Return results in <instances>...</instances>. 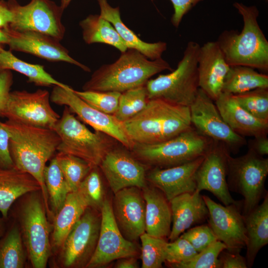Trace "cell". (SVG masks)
I'll list each match as a JSON object with an SVG mask.
<instances>
[{
    "label": "cell",
    "instance_id": "1",
    "mask_svg": "<svg viewBox=\"0 0 268 268\" xmlns=\"http://www.w3.org/2000/svg\"><path fill=\"white\" fill-rule=\"evenodd\" d=\"M10 154L14 166L32 175L39 183L48 218L53 216L44 179L46 163L55 156L61 139L51 129L35 127L7 120Z\"/></svg>",
    "mask_w": 268,
    "mask_h": 268
},
{
    "label": "cell",
    "instance_id": "2",
    "mask_svg": "<svg viewBox=\"0 0 268 268\" xmlns=\"http://www.w3.org/2000/svg\"><path fill=\"white\" fill-rule=\"evenodd\" d=\"M122 123L132 142L145 144L164 142L192 127L189 107L160 98L149 99L143 109Z\"/></svg>",
    "mask_w": 268,
    "mask_h": 268
},
{
    "label": "cell",
    "instance_id": "3",
    "mask_svg": "<svg viewBox=\"0 0 268 268\" xmlns=\"http://www.w3.org/2000/svg\"><path fill=\"white\" fill-rule=\"evenodd\" d=\"M166 70L173 69L162 58L152 60L137 50L128 49L115 62L94 71L82 89L122 93L145 85L152 76Z\"/></svg>",
    "mask_w": 268,
    "mask_h": 268
},
{
    "label": "cell",
    "instance_id": "4",
    "mask_svg": "<svg viewBox=\"0 0 268 268\" xmlns=\"http://www.w3.org/2000/svg\"><path fill=\"white\" fill-rule=\"evenodd\" d=\"M233 6L243 18V29L240 32L225 30L216 41L226 62L230 67L246 66L267 72L268 41L258 23V9L237 2Z\"/></svg>",
    "mask_w": 268,
    "mask_h": 268
},
{
    "label": "cell",
    "instance_id": "5",
    "mask_svg": "<svg viewBox=\"0 0 268 268\" xmlns=\"http://www.w3.org/2000/svg\"><path fill=\"white\" fill-rule=\"evenodd\" d=\"M12 215L18 221L27 256L34 268H45L52 252L50 222L41 191L25 195Z\"/></svg>",
    "mask_w": 268,
    "mask_h": 268
},
{
    "label": "cell",
    "instance_id": "6",
    "mask_svg": "<svg viewBox=\"0 0 268 268\" xmlns=\"http://www.w3.org/2000/svg\"><path fill=\"white\" fill-rule=\"evenodd\" d=\"M213 141L192 126L162 142L152 144L133 143L130 151L148 168H166L204 156Z\"/></svg>",
    "mask_w": 268,
    "mask_h": 268
},
{
    "label": "cell",
    "instance_id": "7",
    "mask_svg": "<svg viewBox=\"0 0 268 268\" xmlns=\"http://www.w3.org/2000/svg\"><path fill=\"white\" fill-rule=\"evenodd\" d=\"M52 129L61 139L58 152L80 158L93 167H99L106 153L119 143L105 133L90 131L67 106Z\"/></svg>",
    "mask_w": 268,
    "mask_h": 268
},
{
    "label": "cell",
    "instance_id": "8",
    "mask_svg": "<svg viewBox=\"0 0 268 268\" xmlns=\"http://www.w3.org/2000/svg\"><path fill=\"white\" fill-rule=\"evenodd\" d=\"M200 46L195 41L189 42L175 69L148 80L145 86L149 99L160 98L188 107L192 104L200 88L198 57Z\"/></svg>",
    "mask_w": 268,
    "mask_h": 268
},
{
    "label": "cell",
    "instance_id": "9",
    "mask_svg": "<svg viewBox=\"0 0 268 268\" xmlns=\"http://www.w3.org/2000/svg\"><path fill=\"white\" fill-rule=\"evenodd\" d=\"M268 175V159L250 148L239 157L230 156L227 178L228 187L229 190L243 197V215L257 206L266 195L265 184Z\"/></svg>",
    "mask_w": 268,
    "mask_h": 268
},
{
    "label": "cell",
    "instance_id": "10",
    "mask_svg": "<svg viewBox=\"0 0 268 268\" xmlns=\"http://www.w3.org/2000/svg\"><path fill=\"white\" fill-rule=\"evenodd\" d=\"M12 15L8 27L17 31H33L61 41L66 29L62 22L64 10L51 0H30L25 5L16 0L7 1Z\"/></svg>",
    "mask_w": 268,
    "mask_h": 268
},
{
    "label": "cell",
    "instance_id": "11",
    "mask_svg": "<svg viewBox=\"0 0 268 268\" xmlns=\"http://www.w3.org/2000/svg\"><path fill=\"white\" fill-rule=\"evenodd\" d=\"M101 222V211L88 207L59 250V260L62 267H86L96 248Z\"/></svg>",
    "mask_w": 268,
    "mask_h": 268
},
{
    "label": "cell",
    "instance_id": "12",
    "mask_svg": "<svg viewBox=\"0 0 268 268\" xmlns=\"http://www.w3.org/2000/svg\"><path fill=\"white\" fill-rule=\"evenodd\" d=\"M50 94L45 89L33 92H10L2 114L8 120L35 127L52 129L60 118L50 105Z\"/></svg>",
    "mask_w": 268,
    "mask_h": 268
},
{
    "label": "cell",
    "instance_id": "13",
    "mask_svg": "<svg viewBox=\"0 0 268 268\" xmlns=\"http://www.w3.org/2000/svg\"><path fill=\"white\" fill-rule=\"evenodd\" d=\"M192 126L201 134L222 143L230 152L246 144L244 137L234 132L221 117L216 105L201 89L189 106Z\"/></svg>",
    "mask_w": 268,
    "mask_h": 268
},
{
    "label": "cell",
    "instance_id": "14",
    "mask_svg": "<svg viewBox=\"0 0 268 268\" xmlns=\"http://www.w3.org/2000/svg\"><path fill=\"white\" fill-rule=\"evenodd\" d=\"M50 100L57 105L67 106L81 121L90 126L95 131L111 136L131 149L133 142L127 136L123 123L114 115L105 114L91 106L77 96L70 87L65 88L54 86L50 94Z\"/></svg>",
    "mask_w": 268,
    "mask_h": 268
},
{
    "label": "cell",
    "instance_id": "15",
    "mask_svg": "<svg viewBox=\"0 0 268 268\" xmlns=\"http://www.w3.org/2000/svg\"><path fill=\"white\" fill-rule=\"evenodd\" d=\"M101 222L95 252L86 268L106 266L121 258L136 257L139 249L134 242L127 240L115 220L111 201L105 198L101 209Z\"/></svg>",
    "mask_w": 268,
    "mask_h": 268
},
{
    "label": "cell",
    "instance_id": "16",
    "mask_svg": "<svg viewBox=\"0 0 268 268\" xmlns=\"http://www.w3.org/2000/svg\"><path fill=\"white\" fill-rule=\"evenodd\" d=\"M202 198L208 210V225L217 239L226 246L228 251L240 253L246 247L247 241L241 210L243 202L237 201L223 205L207 196H202Z\"/></svg>",
    "mask_w": 268,
    "mask_h": 268
},
{
    "label": "cell",
    "instance_id": "17",
    "mask_svg": "<svg viewBox=\"0 0 268 268\" xmlns=\"http://www.w3.org/2000/svg\"><path fill=\"white\" fill-rule=\"evenodd\" d=\"M119 144L109 150L99 166L114 194L124 188L147 185L146 166L138 160L130 150Z\"/></svg>",
    "mask_w": 268,
    "mask_h": 268
},
{
    "label": "cell",
    "instance_id": "18",
    "mask_svg": "<svg viewBox=\"0 0 268 268\" xmlns=\"http://www.w3.org/2000/svg\"><path fill=\"white\" fill-rule=\"evenodd\" d=\"M230 152L221 142L213 141L196 174V190L211 193L225 205L236 202L228 187Z\"/></svg>",
    "mask_w": 268,
    "mask_h": 268
},
{
    "label": "cell",
    "instance_id": "19",
    "mask_svg": "<svg viewBox=\"0 0 268 268\" xmlns=\"http://www.w3.org/2000/svg\"><path fill=\"white\" fill-rule=\"evenodd\" d=\"M5 33L10 50L34 55L50 62H64L76 66L85 71L90 69L72 58L60 41L48 35L33 31H17L7 26Z\"/></svg>",
    "mask_w": 268,
    "mask_h": 268
},
{
    "label": "cell",
    "instance_id": "20",
    "mask_svg": "<svg viewBox=\"0 0 268 268\" xmlns=\"http://www.w3.org/2000/svg\"><path fill=\"white\" fill-rule=\"evenodd\" d=\"M113 214L123 236L135 242L145 232V201L142 189L131 187L114 194Z\"/></svg>",
    "mask_w": 268,
    "mask_h": 268
},
{
    "label": "cell",
    "instance_id": "21",
    "mask_svg": "<svg viewBox=\"0 0 268 268\" xmlns=\"http://www.w3.org/2000/svg\"><path fill=\"white\" fill-rule=\"evenodd\" d=\"M203 157L169 168H151L146 174L147 182L161 191L169 201L182 194L193 193L196 172Z\"/></svg>",
    "mask_w": 268,
    "mask_h": 268
},
{
    "label": "cell",
    "instance_id": "22",
    "mask_svg": "<svg viewBox=\"0 0 268 268\" xmlns=\"http://www.w3.org/2000/svg\"><path fill=\"white\" fill-rule=\"evenodd\" d=\"M229 68L216 41L200 46L198 57L199 87L214 101L222 92Z\"/></svg>",
    "mask_w": 268,
    "mask_h": 268
},
{
    "label": "cell",
    "instance_id": "23",
    "mask_svg": "<svg viewBox=\"0 0 268 268\" xmlns=\"http://www.w3.org/2000/svg\"><path fill=\"white\" fill-rule=\"evenodd\" d=\"M169 203L172 223L168 238L170 242L191 226L202 222L208 218V208L202 196L197 190L179 195L171 199Z\"/></svg>",
    "mask_w": 268,
    "mask_h": 268
},
{
    "label": "cell",
    "instance_id": "24",
    "mask_svg": "<svg viewBox=\"0 0 268 268\" xmlns=\"http://www.w3.org/2000/svg\"><path fill=\"white\" fill-rule=\"evenodd\" d=\"M214 102L224 121L237 134L244 137L267 135L268 122L247 112L239 104L234 95L222 92Z\"/></svg>",
    "mask_w": 268,
    "mask_h": 268
},
{
    "label": "cell",
    "instance_id": "25",
    "mask_svg": "<svg viewBox=\"0 0 268 268\" xmlns=\"http://www.w3.org/2000/svg\"><path fill=\"white\" fill-rule=\"evenodd\" d=\"M145 201V232L166 239L171 230L172 214L169 201L162 192L150 185L142 189Z\"/></svg>",
    "mask_w": 268,
    "mask_h": 268
},
{
    "label": "cell",
    "instance_id": "26",
    "mask_svg": "<svg viewBox=\"0 0 268 268\" xmlns=\"http://www.w3.org/2000/svg\"><path fill=\"white\" fill-rule=\"evenodd\" d=\"M41 191L38 182L30 174L15 167L0 169V212L8 219V212L13 203L26 194Z\"/></svg>",
    "mask_w": 268,
    "mask_h": 268
},
{
    "label": "cell",
    "instance_id": "27",
    "mask_svg": "<svg viewBox=\"0 0 268 268\" xmlns=\"http://www.w3.org/2000/svg\"><path fill=\"white\" fill-rule=\"evenodd\" d=\"M97 1L100 9V15L113 25L128 49L137 50L152 60L162 58L163 53L167 50L166 42L148 43L142 41L124 23L121 18L119 7H112L107 0Z\"/></svg>",
    "mask_w": 268,
    "mask_h": 268
},
{
    "label": "cell",
    "instance_id": "28",
    "mask_svg": "<svg viewBox=\"0 0 268 268\" xmlns=\"http://www.w3.org/2000/svg\"><path fill=\"white\" fill-rule=\"evenodd\" d=\"M88 207L87 201L78 190L68 194L63 205L53 217L51 239L52 250L61 249L69 232Z\"/></svg>",
    "mask_w": 268,
    "mask_h": 268
},
{
    "label": "cell",
    "instance_id": "29",
    "mask_svg": "<svg viewBox=\"0 0 268 268\" xmlns=\"http://www.w3.org/2000/svg\"><path fill=\"white\" fill-rule=\"evenodd\" d=\"M243 216L247 238L245 259L248 268H251L258 252L268 243V193L262 203Z\"/></svg>",
    "mask_w": 268,
    "mask_h": 268
},
{
    "label": "cell",
    "instance_id": "30",
    "mask_svg": "<svg viewBox=\"0 0 268 268\" xmlns=\"http://www.w3.org/2000/svg\"><path fill=\"white\" fill-rule=\"evenodd\" d=\"M82 38L88 44L103 43L121 53L128 49L113 25L100 14H90L79 22Z\"/></svg>",
    "mask_w": 268,
    "mask_h": 268
},
{
    "label": "cell",
    "instance_id": "31",
    "mask_svg": "<svg viewBox=\"0 0 268 268\" xmlns=\"http://www.w3.org/2000/svg\"><path fill=\"white\" fill-rule=\"evenodd\" d=\"M3 70H13L19 72L27 77L28 82L36 86L70 87L55 79L45 70L43 66L24 62L13 55L10 50L2 48L0 50V71Z\"/></svg>",
    "mask_w": 268,
    "mask_h": 268
},
{
    "label": "cell",
    "instance_id": "32",
    "mask_svg": "<svg viewBox=\"0 0 268 268\" xmlns=\"http://www.w3.org/2000/svg\"><path fill=\"white\" fill-rule=\"evenodd\" d=\"M259 88H268L267 74L249 67L231 66L224 80L222 92L237 95Z\"/></svg>",
    "mask_w": 268,
    "mask_h": 268
},
{
    "label": "cell",
    "instance_id": "33",
    "mask_svg": "<svg viewBox=\"0 0 268 268\" xmlns=\"http://www.w3.org/2000/svg\"><path fill=\"white\" fill-rule=\"evenodd\" d=\"M16 221L7 227L0 239V268H23L27 255Z\"/></svg>",
    "mask_w": 268,
    "mask_h": 268
},
{
    "label": "cell",
    "instance_id": "34",
    "mask_svg": "<svg viewBox=\"0 0 268 268\" xmlns=\"http://www.w3.org/2000/svg\"><path fill=\"white\" fill-rule=\"evenodd\" d=\"M44 182L53 217L60 210L70 193L63 173L54 157L44 172ZM50 206V205H49Z\"/></svg>",
    "mask_w": 268,
    "mask_h": 268
},
{
    "label": "cell",
    "instance_id": "35",
    "mask_svg": "<svg viewBox=\"0 0 268 268\" xmlns=\"http://www.w3.org/2000/svg\"><path fill=\"white\" fill-rule=\"evenodd\" d=\"M70 192L78 187L93 168L84 160L73 155L58 152L55 156Z\"/></svg>",
    "mask_w": 268,
    "mask_h": 268
},
{
    "label": "cell",
    "instance_id": "36",
    "mask_svg": "<svg viewBox=\"0 0 268 268\" xmlns=\"http://www.w3.org/2000/svg\"><path fill=\"white\" fill-rule=\"evenodd\" d=\"M148 100L145 85L128 90L121 93L117 110L113 115L123 123L143 109Z\"/></svg>",
    "mask_w": 268,
    "mask_h": 268
},
{
    "label": "cell",
    "instance_id": "37",
    "mask_svg": "<svg viewBox=\"0 0 268 268\" xmlns=\"http://www.w3.org/2000/svg\"><path fill=\"white\" fill-rule=\"evenodd\" d=\"M142 268H161L165 262L166 239L144 232L140 235Z\"/></svg>",
    "mask_w": 268,
    "mask_h": 268
},
{
    "label": "cell",
    "instance_id": "38",
    "mask_svg": "<svg viewBox=\"0 0 268 268\" xmlns=\"http://www.w3.org/2000/svg\"><path fill=\"white\" fill-rule=\"evenodd\" d=\"M234 95L247 112L259 119L268 122V88H256Z\"/></svg>",
    "mask_w": 268,
    "mask_h": 268
},
{
    "label": "cell",
    "instance_id": "39",
    "mask_svg": "<svg viewBox=\"0 0 268 268\" xmlns=\"http://www.w3.org/2000/svg\"><path fill=\"white\" fill-rule=\"evenodd\" d=\"M77 190L84 197L89 207L101 211L105 197L99 167L91 169L80 184Z\"/></svg>",
    "mask_w": 268,
    "mask_h": 268
},
{
    "label": "cell",
    "instance_id": "40",
    "mask_svg": "<svg viewBox=\"0 0 268 268\" xmlns=\"http://www.w3.org/2000/svg\"><path fill=\"white\" fill-rule=\"evenodd\" d=\"M226 249V246L218 240L198 253L191 260L170 266L175 268H221L219 256Z\"/></svg>",
    "mask_w": 268,
    "mask_h": 268
},
{
    "label": "cell",
    "instance_id": "41",
    "mask_svg": "<svg viewBox=\"0 0 268 268\" xmlns=\"http://www.w3.org/2000/svg\"><path fill=\"white\" fill-rule=\"evenodd\" d=\"M74 93L96 109L113 115L117 110L120 92L116 91H77Z\"/></svg>",
    "mask_w": 268,
    "mask_h": 268
},
{
    "label": "cell",
    "instance_id": "42",
    "mask_svg": "<svg viewBox=\"0 0 268 268\" xmlns=\"http://www.w3.org/2000/svg\"><path fill=\"white\" fill-rule=\"evenodd\" d=\"M198 252L191 244L181 237L166 243L165 262L169 265L181 264L191 260Z\"/></svg>",
    "mask_w": 268,
    "mask_h": 268
},
{
    "label": "cell",
    "instance_id": "43",
    "mask_svg": "<svg viewBox=\"0 0 268 268\" xmlns=\"http://www.w3.org/2000/svg\"><path fill=\"white\" fill-rule=\"evenodd\" d=\"M180 237L187 240L198 253L218 240L209 225L206 224L193 227Z\"/></svg>",
    "mask_w": 268,
    "mask_h": 268
},
{
    "label": "cell",
    "instance_id": "44",
    "mask_svg": "<svg viewBox=\"0 0 268 268\" xmlns=\"http://www.w3.org/2000/svg\"><path fill=\"white\" fill-rule=\"evenodd\" d=\"M10 135L4 123L0 121V169H6L14 166L9 151Z\"/></svg>",
    "mask_w": 268,
    "mask_h": 268
},
{
    "label": "cell",
    "instance_id": "45",
    "mask_svg": "<svg viewBox=\"0 0 268 268\" xmlns=\"http://www.w3.org/2000/svg\"><path fill=\"white\" fill-rule=\"evenodd\" d=\"M173 6L174 13L171 22L175 27H178L183 17L198 3L203 0H170Z\"/></svg>",
    "mask_w": 268,
    "mask_h": 268
},
{
    "label": "cell",
    "instance_id": "46",
    "mask_svg": "<svg viewBox=\"0 0 268 268\" xmlns=\"http://www.w3.org/2000/svg\"><path fill=\"white\" fill-rule=\"evenodd\" d=\"M13 83V75L11 70L0 71V117H2L9 93Z\"/></svg>",
    "mask_w": 268,
    "mask_h": 268
},
{
    "label": "cell",
    "instance_id": "47",
    "mask_svg": "<svg viewBox=\"0 0 268 268\" xmlns=\"http://www.w3.org/2000/svg\"><path fill=\"white\" fill-rule=\"evenodd\" d=\"M222 251L219 256L221 268H247L246 259L240 253Z\"/></svg>",
    "mask_w": 268,
    "mask_h": 268
},
{
    "label": "cell",
    "instance_id": "48",
    "mask_svg": "<svg viewBox=\"0 0 268 268\" xmlns=\"http://www.w3.org/2000/svg\"><path fill=\"white\" fill-rule=\"evenodd\" d=\"M249 148L258 154L264 156L268 154V138L267 135H262L254 137L251 140Z\"/></svg>",
    "mask_w": 268,
    "mask_h": 268
},
{
    "label": "cell",
    "instance_id": "49",
    "mask_svg": "<svg viewBox=\"0 0 268 268\" xmlns=\"http://www.w3.org/2000/svg\"><path fill=\"white\" fill-rule=\"evenodd\" d=\"M12 19V15L7 1L0 0V29L8 26Z\"/></svg>",
    "mask_w": 268,
    "mask_h": 268
},
{
    "label": "cell",
    "instance_id": "50",
    "mask_svg": "<svg viewBox=\"0 0 268 268\" xmlns=\"http://www.w3.org/2000/svg\"><path fill=\"white\" fill-rule=\"evenodd\" d=\"M117 268H137L139 265L136 257H129L119 259L115 265Z\"/></svg>",
    "mask_w": 268,
    "mask_h": 268
},
{
    "label": "cell",
    "instance_id": "51",
    "mask_svg": "<svg viewBox=\"0 0 268 268\" xmlns=\"http://www.w3.org/2000/svg\"><path fill=\"white\" fill-rule=\"evenodd\" d=\"M8 220V219H5L2 216L0 217V239L3 236L6 229Z\"/></svg>",
    "mask_w": 268,
    "mask_h": 268
},
{
    "label": "cell",
    "instance_id": "52",
    "mask_svg": "<svg viewBox=\"0 0 268 268\" xmlns=\"http://www.w3.org/2000/svg\"><path fill=\"white\" fill-rule=\"evenodd\" d=\"M7 42V38L2 29H0V50L2 48L1 45L6 44Z\"/></svg>",
    "mask_w": 268,
    "mask_h": 268
},
{
    "label": "cell",
    "instance_id": "53",
    "mask_svg": "<svg viewBox=\"0 0 268 268\" xmlns=\"http://www.w3.org/2000/svg\"><path fill=\"white\" fill-rule=\"evenodd\" d=\"M71 0H61L60 6L64 10L69 4Z\"/></svg>",
    "mask_w": 268,
    "mask_h": 268
}]
</instances>
